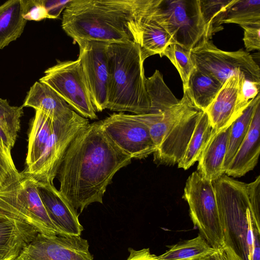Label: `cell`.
Masks as SVG:
<instances>
[{
    "label": "cell",
    "instance_id": "6da1fadb",
    "mask_svg": "<svg viewBox=\"0 0 260 260\" xmlns=\"http://www.w3.org/2000/svg\"><path fill=\"white\" fill-rule=\"evenodd\" d=\"M132 158L104 131L101 120L90 123L73 140L59 168V191L80 213L93 203H103L114 175Z\"/></svg>",
    "mask_w": 260,
    "mask_h": 260
},
{
    "label": "cell",
    "instance_id": "7a4b0ae2",
    "mask_svg": "<svg viewBox=\"0 0 260 260\" xmlns=\"http://www.w3.org/2000/svg\"><path fill=\"white\" fill-rule=\"evenodd\" d=\"M144 0H71L61 26L74 41L134 42L139 44Z\"/></svg>",
    "mask_w": 260,
    "mask_h": 260
},
{
    "label": "cell",
    "instance_id": "3957f363",
    "mask_svg": "<svg viewBox=\"0 0 260 260\" xmlns=\"http://www.w3.org/2000/svg\"><path fill=\"white\" fill-rule=\"evenodd\" d=\"M108 56L109 78L107 109L148 114L151 104L144 74L140 46L134 42L109 43Z\"/></svg>",
    "mask_w": 260,
    "mask_h": 260
},
{
    "label": "cell",
    "instance_id": "277c9868",
    "mask_svg": "<svg viewBox=\"0 0 260 260\" xmlns=\"http://www.w3.org/2000/svg\"><path fill=\"white\" fill-rule=\"evenodd\" d=\"M213 184L223 232V246L235 260H251L256 228L247 183L223 174Z\"/></svg>",
    "mask_w": 260,
    "mask_h": 260
},
{
    "label": "cell",
    "instance_id": "5b68a950",
    "mask_svg": "<svg viewBox=\"0 0 260 260\" xmlns=\"http://www.w3.org/2000/svg\"><path fill=\"white\" fill-rule=\"evenodd\" d=\"M142 17L156 22L186 50L205 38L199 0H144Z\"/></svg>",
    "mask_w": 260,
    "mask_h": 260
},
{
    "label": "cell",
    "instance_id": "8992f818",
    "mask_svg": "<svg viewBox=\"0 0 260 260\" xmlns=\"http://www.w3.org/2000/svg\"><path fill=\"white\" fill-rule=\"evenodd\" d=\"M188 203L194 226L214 249L224 245L223 236L213 182L194 171L187 178L182 196Z\"/></svg>",
    "mask_w": 260,
    "mask_h": 260
},
{
    "label": "cell",
    "instance_id": "52a82bcc",
    "mask_svg": "<svg viewBox=\"0 0 260 260\" xmlns=\"http://www.w3.org/2000/svg\"><path fill=\"white\" fill-rule=\"evenodd\" d=\"M195 67L210 75L222 85L230 77L243 75L248 81L260 82V69L253 57L242 49L225 51L204 38L190 51Z\"/></svg>",
    "mask_w": 260,
    "mask_h": 260
},
{
    "label": "cell",
    "instance_id": "ba28073f",
    "mask_svg": "<svg viewBox=\"0 0 260 260\" xmlns=\"http://www.w3.org/2000/svg\"><path fill=\"white\" fill-rule=\"evenodd\" d=\"M22 175L19 181L0 190V211L30 224L40 233L59 235L44 206L35 180Z\"/></svg>",
    "mask_w": 260,
    "mask_h": 260
},
{
    "label": "cell",
    "instance_id": "9c48e42d",
    "mask_svg": "<svg viewBox=\"0 0 260 260\" xmlns=\"http://www.w3.org/2000/svg\"><path fill=\"white\" fill-rule=\"evenodd\" d=\"M90 124L75 111L53 120L52 132L39 159L21 173L37 181L53 184L62 160L75 137Z\"/></svg>",
    "mask_w": 260,
    "mask_h": 260
},
{
    "label": "cell",
    "instance_id": "30bf717a",
    "mask_svg": "<svg viewBox=\"0 0 260 260\" xmlns=\"http://www.w3.org/2000/svg\"><path fill=\"white\" fill-rule=\"evenodd\" d=\"M55 91L82 117L98 118L79 59L60 61L44 72L39 79Z\"/></svg>",
    "mask_w": 260,
    "mask_h": 260
},
{
    "label": "cell",
    "instance_id": "8fae6325",
    "mask_svg": "<svg viewBox=\"0 0 260 260\" xmlns=\"http://www.w3.org/2000/svg\"><path fill=\"white\" fill-rule=\"evenodd\" d=\"M113 142L133 159H142L157 150L148 127L135 114L114 113L101 120Z\"/></svg>",
    "mask_w": 260,
    "mask_h": 260
},
{
    "label": "cell",
    "instance_id": "7c38bea8",
    "mask_svg": "<svg viewBox=\"0 0 260 260\" xmlns=\"http://www.w3.org/2000/svg\"><path fill=\"white\" fill-rule=\"evenodd\" d=\"M79 48V59L96 112L107 109L109 70V43L89 40L74 41Z\"/></svg>",
    "mask_w": 260,
    "mask_h": 260
},
{
    "label": "cell",
    "instance_id": "4fadbf2b",
    "mask_svg": "<svg viewBox=\"0 0 260 260\" xmlns=\"http://www.w3.org/2000/svg\"><path fill=\"white\" fill-rule=\"evenodd\" d=\"M89 247L80 236L38 233L15 260H93Z\"/></svg>",
    "mask_w": 260,
    "mask_h": 260
},
{
    "label": "cell",
    "instance_id": "5bb4252c",
    "mask_svg": "<svg viewBox=\"0 0 260 260\" xmlns=\"http://www.w3.org/2000/svg\"><path fill=\"white\" fill-rule=\"evenodd\" d=\"M243 75H235L228 79L215 98L205 111L212 127L217 134L229 127L242 113L250 102L242 94Z\"/></svg>",
    "mask_w": 260,
    "mask_h": 260
},
{
    "label": "cell",
    "instance_id": "9a60e30c",
    "mask_svg": "<svg viewBox=\"0 0 260 260\" xmlns=\"http://www.w3.org/2000/svg\"><path fill=\"white\" fill-rule=\"evenodd\" d=\"M202 112L192 105L183 114L153 153L154 162L172 166L181 160Z\"/></svg>",
    "mask_w": 260,
    "mask_h": 260
},
{
    "label": "cell",
    "instance_id": "2e32d148",
    "mask_svg": "<svg viewBox=\"0 0 260 260\" xmlns=\"http://www.w3.org/2000/svg\"><path fill=\"white\" fill-rule=\"evenodd\" d=\"M36 183L44 206L59 235L80 236L83 228L79 222L78 212L53 184L37 181Z\"/></svg>",
    "mask_w": 260,
    "mask_h": 260
},
{
    "label": "cell",
    "instance_id": "e0dca14e",
    "mask_svg": "<svg viewBox=\"0 0 260 260\" xmlns=\"http://www.w3.org/2000/svg\"><path fill=\"white\" fill-rule=\"evenodd\" d=\"M38 231L0 211V260H15Z\"/></svg>",
    "mask_w": 260,
    "mask_h": 260
},
{
    "label": "cell",
    "instance_id": "ac0fdd59",
    "mask_svg": "<svg viewBox=\"0 0 260 260\" xmlns=\"http://www.w3.org/2000/svg\"><path fill=\"white\" fill-rule=\"evenodd\" d=\"M260 102L255 109L248 133L225 172L241 177L256 166L260 153Z\"/></svg>",
    "mask_w": 260,
    "mask_h": 260
},
{
    "label": "cell",
    "instance_id": "d6986e66",
    "mask_svg": "<svg viewBox=\"0 0 260 260\" xmlns=\"http://www.w3.org/2000/svg\"><path fill=\"white\" fill-rule=\"evenodd\" d=\"M230 126L212 135L198 160L197 172L204 178L214 182L224 174Z\"/></svg>",
    "mask_w": 260,
    "mask_h": 260
},
{
    "label": "cell",
    "instance_id": "ffe728a7",
    "mask_svg": "<svg viewBox=\"0 0 260 260\" xmlns=\"http://www.w3.org/2000/svg\"><path fill=\"white\" fill-rule=\"evenodd\" d=\"M22 107L42 111L53 120L64 118L74 111L52 88L40 81L30 87Z\"/></svg>",
    "mask_w": 260,
    "mask_h": 260
},
{
    "label": "cell",
    "instance_id": "44dd1931",
    "mask_svg": "<svg viewBox=\"0 0 260 260\" xmlns=\"http://www.w3.org/2000/svg\"><path fill=\"white\" fill-rule=\"evenodd\" d=\"M26 0H9L0 6V49L19 38L26 21L23 18Z\"/></svg>",
    "mask_w": 260,
    "mask_h": 260
},
{
    "label": "cell",
    "instance_id": "7402d4cb",
    "mask_svg": "<svg viewBox=\"0 0 260 260\" xmlns=\"http://www.w3.org/2000/svg\"><path fill=\"white\" fill-rule=\"evenodd\" d=\"M217 80L195 67L191 73L185 92L193 105L205 111L222 87Z\"/></svg>",
    "mask_w": 260,
    "mask_h": 260
},
{
    "label": "cell",
    "instance_id": "603a6c76",
    "mask_svg": "<svg viewBox=\"0 0 260 260\" xmlns=\"http://www.w3.org/2000/svg\"><path fill=\"white\" fill-rule=\"evenodd\" d=\"M28 135L25 168H28L40 157L52 132L53 120L40 110H35Z\"/></svg>",
    "mask_w": 260,
    "mask_h": 260
},
{
    "label": "cell",
    "instance_id": "cb8c5ba5",
    "mask_svg": "<svg viewBox=\"0 0 260 260\" xmlns=\"http://www.w3.org/2000/svg\"><path fill=\"white\" fill-rule=\"evenodd\" d=\"M172 44L171 36L164 28L153 21L142 19L139 45L145 59L155 54L162 57L166 48Z\"/></svg>",
    "mask_w": 260,
    "mask_h": 260
},
{
    "label": "cell",
    "instance_id": "d4e9b609",
    "mask_svg": "<svg viewBox=\"0 0 260 260\" xmlns=\"http://www.w3.org/2000/svg\"><path fill=\"white\" fill-rule=\"evenodd\" d=\"M259 102L258 93L250 101L242 114L230 126L228 149L223 164L224 174L248 133L255 109Z\"/></svg>",
    "mask_w": 260,
    "mask_h": 260
},
{
    "label": "cell",
    "instance_id": "484cf974",
    "mask_svg": "<svg viewBox=\"0 0 260 260\" xmlns=\"http://www.w3.org/2000/svg\"><path fill=\"white\" fill-rule=\"evenodd\" d=\"M208 116L205 111L201 113L181 160L179 168L188 169L198 161L212 134Z\"/></svg>",
    "mask_w": 260,
    "mask_h": 260
},
{
    "label": "cell",
    "instance_id": "4316f807",
    "mask_svg": "<svg viewBox=\"0 0 260 260\" xmlns=\"http://www.w3.org/2000/svg\"><path fill=\"white\" fill-rule=\"evenodd\" d=\"M214 248L201 235L169 246L164 253L157 256L158 260H203Z\"/></svg>",
    "mask_w": 260,
    "mask_h": 260
},
{
    "label": "cell",
    "instance_id": "83f0119b",
    "mask_svg": "<svg viewBox=\"0 0 260 260\" xmlns=\"http://www.w3.org/2000/svg\"><path fill=\"white\" fill-rule=\"evenodd\" d=\"M236 23L240 26L260 24L259 0H234L224 11L220 24Z\"/></svg>",
    "mask_w": 260,
    "mask_h": 260
},
{
    "label": "cell",
    "instance_id": "f1b7e54d",
    "mask_svg": "<svg viewBox=\"0 0 260 260\" xmlns=\"http://www.w3.org/2000/svg\"><path fill=\"white\" fill-rule=\"evenodd\" d=\"M22 106H11L6 99L0 98V139L11 149L20 130Z\"/></svg>",
    "mask_w": 260,
    "mask_h": 260
},
{
    "label": "cell",
    "instance_id": "f546056e",
    "mask_svg": "<svg viewBox=\"0 0 260 260\" xmlns=\"http://www.w3.org/2000/svg\"><path fill=\"white\" fill-rule=\"evenodd\" d=\"M234 1L199 0L205 26V39L210 40L213 35L223 28L220 24L221 16Z\"/></svg>",
    "mask_w": 260,
    "mask_h": 260
},
{
    "label": "cell",
    "instance_id": "4dcf8cb0",
    "mask_svg": "<svg viewBox=\"0 0 260 260\" xmlns=\"http://www.w3.org/2000/svg\"><path fill=\"white\" fill-rule=\"evenodd\" d=\"M162 56H167L177 69L182 80L184 91L187 88L189 77L195 68L190 51L177 44H172L166 48Z\"/></svg>",
    "mask_w": 260,
    "mask_h": 260
},
{
    "label": "cell",
    "instance_id": "1f68e13d",
    "mask_svg": "<svg viewBox=\"0 0 260 260\" xmlns=\"http://www.w3.org/2000/svg\"><path fill=\"white\" fill-rule=\"evenodd\" d=\"M11 150L0 139V190L16 183L23 177L15 166Z\"/></svg>",
    "mask_w": 260,
    "mask_h": 260
},
{
    "label": "cell",
    "instance_id": "d6a6232c",
    "mask_svg": "<svg viewBox=\"0 0 260 260\" xmlns=\"http://www.w3.org/2000/svg\"><path fill=\"white\" fill-rule=\"evenodd\" d=\"M247 187L255 226L256 229L260 232V176H257L256 179L253 182L247 183Z\"/></svg>",
    "mask_w": 260,
    "mask_h": 260
},
{
    "label": "cell",
    "instance_id": "836d02e7",
    "mask_svg": "<svg viewBox=\"0 0 260 260\" xmlns=\"http://www.w3.org/2000/svg\"><path fill=\"white\" fill-rule=\"evenodd\" d=\"M23 18L26 21H39L50 18L42 0H26Z\"/></svg>",
    "mask_w": 260,
    "mask_h": 260
},
{
    "label": "cell",
    "instance_id": "e575fe53",
    "mask_svg": "<svg viewBox=\"0 0 260 260\" xmlns=\"http://www.w3.org/2000/svg\"><path fill=\"white\" fill-rule=\"evenodd\" d=\"M243 28V41L246 51L249 52L260 49V24L242 26Z\"/></svg>",
    "mask_w": 260,
    "mask_h": 260
},
{
    "label": "cell",
    "instance_id": "d590c367",
    "mask_svg": "<svg viewBox=\"0 0 260 260\" xmlns=\"http://www.w3.org/2000/svg\"><path fill=\"white\" fill-rule=\"evenodd\" d=\"M51 19H55L59 16L71 0H42Z\"/></svg>",
    "mask_w": 260,
    "mask_h": 260
},
{
    "label": "cell",
    "instance_id": "8d00e7d4",
    "mask_svg": "<svg viewBox=\"0 0 260 260\" xmlns=\"http://www.w3.org/2000/svg\"><path fill=\"white\" fill-rule=\"evenodd\" d=\"M259 89L260 82H252L244 79L242 88L244 100L249 102L259 93Z\"/></svg>",
    "mask_w": 260,
    "mask_h": 260
},
{
    "label": "cell",
    "instance_id": "74e56055",
    "mask_svg": "<svg viewBox=\"0 0 260 260\" xmlns=\"http://www.w3.org/2000/svg\"><path fill=\"white\" fill-rule=\"evenodd\" d=\"M128 250L129 255L126 260H158L157 255L150 253L149 248L136 250L129 248Z\"/></svg>",
    "mask_w": 260,
    "mask_h": 260
},
{
    "label": "cell",
    "instance_id": "f35d334b",
    "mask_svg": "<svg viewBox=\"0 0 260 260\" xmlns=\"http://www.w3.org/2000/svg\"><path fill=\"white\" fill-rule=\"evenodd\" d=\"M203 260H235L224 246L215 249Z\"/></svg>",
    "mask_w": 260,
    "mask_h": 260
},
{
    "label": "cell",
    "instance_id": "ab89813d",
    "mask_svg": "<svg viewBox=\"0 0 260 260\" xmlns=\"http://www.w3.org/2000/svg\"><path fill=\"white\" fill-rule=\"evenodd\" d=\"M251 260H260V232L254 231V248Z\"/></svg>",
    "mask_w": 260,
    "mask_h": 260
}]
</instances>
